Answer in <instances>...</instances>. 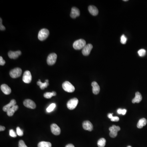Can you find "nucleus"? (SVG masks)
Returning <instances> with one entry per match:
<instances>
[{
	"mask_svg": "<svg viewBox=\"0 0 147 147\" xmlns=\"http://www.w3.org/2000/svg\"><path fill=\"white\" fill-rule=\"evenodd\" d=\"M21 54V52L20 50L16 51V52L10 51L8 53V55L9 58L11 59H14L18 58V56Z\"/></svg>",
	"mask_w": 147,
	"mask_h": 147,
	"instance_id": "obj_12",
	"label": "nucleus"
},
{
	"mask_svg": "<svg viewBox=\"0 0 147 147\" xmlns=\"http://www.w3.org/2000/svg\"><path fill=\"white\" fill-rule=\"evenodd\" d=\"M113 114L109 113L108 115L109 119H111V121H118L119 120V118L118 116H112Z\"/></svg>",
	"mask_w": 147,
	"mask_h": 147,
	"instance_id": "obj_26",
	"label": "nucleus"
},
{
	"mask_svg": "<svg viewBox=\"0 0 147 147\" xmlns=\"http://www.w3.org/2000/svg\"><path fill=\"white\" fill-rule=\"evenodd\" d=\"M92 48L93 46L91 44L86 45V46L84 47L82 51L83 55L86 56L89 55L91 52Z\"/></svg>",
	"mask_w": 147,
	"mask_h": 147,
	"instance_id": "obj_10",
	"label": "nucleus"
},
{
	"mask_svg": "<svg viewBox=\"0 0 147 147\" xmlns=\"http://www.w3.org/2000/svg\"><path fill=\"white\" fill-rule=\"evenodd\" d=\"M1 89L3 92L6 95L10 94L12 92L10 88L9 87L8 85L5 84H3L1 85Z\"/></svg>",
	"mask_w": 147,
	"mask_h": 147,
	"instance_id": "obj_15",
	"label": "nucleus"
},
{
	"mask_svg": "<svg viewBox=\"0 0 147 147\" xmlns=\"http://www.w3.org/2000/svg\"><path fill=\"white\" fill-rule=\"evenodd\" d=\"M18 147H28L25 144L24 141L23 140L19 141L18 143Z\"/></svg>",
	"mask_w": 147,
	"mask_h": 147,
	"instance_id": "obj_33",
	"label": "nucleus"
},
{
	"mask_svg": "<svg viewBox=\"0 0 147 147\" xmlns=\"http://www.w3.org/2000/svg\"><path fill=\"white\" fill-rule=\"evenodd\" d=\"M16 103V101H15V100H12L8 104L3 107V110L4 112H7L12 107H13V106H15Z\"/></svg>",
	"mask_w": 147,
	"mask_h": 147,
	"instance_id": "obj_17",
	"label": "nucleus"
},
{
	"mask_svg": "<svg viewBox=\"0 0 147 147\" xmlns=\"http://www.w3.org/2000/svg\"><path fill=\"white\" fill-rule=\"evenodd\" d=\"M22 72V71L21 68H15L11 70L10 72V75L12 78H17L21 76Z\"/></svg>",
	"mask_w": 147,
	"mask_h": 147,
	"instance_id": "obj_5",
	"label": "nucleus"
},
{
	"mask_svg": "<svg viewBox=\"0 0 147 147\" xmlns=\"http://www.w3.org/2000/svg\"><path fill=\"white\" fill-rule=\"evenodd\" d=\"M9 132H10V136L11 137L14 138H15L17 137V134L12 129L10 130Z\"/></svg>",
	"mask_w": 147,
	"mask_h": 147,
	"instance_id": "obj_32",
	"label": "nucleus"
},
{
	"mask_svg": "<svg viewBox=\"0 0 147 147\" xmlns=\"http://www.w3.org/2000/svg\"><path fill=\"white\" fill-rule=\"evenodd\" d=\"M117 112V113L119 114H121L124 115L126 114V112H127V110H126V109H122L120 108V109H118Z\"/></svg>",
	"mask_w": 147,
	"mask_h": 147,
	"instance_id": "obj_30",
	"label": "nucleus"
},
{
	"mask_svg": "<svg viewBox=\"0 0 147 147\" xmlns=\"http://www.w3.org/2000/svg\"><path fill=\"white\" fill-rule=\"evenodd\" d=\"M51 132L55 135H58L60 134L61 130L60 128L56 124L53 123L51 125Z\"/></svg>",
	"mask_w": 147,
	"mask_h": 147,
	"instance_id": "obj_11",
	"label": "nucleus"
},
{
	"mask_svg": "<svg viewBox=\"0 0 147 147\" xmlns=\"http://www.w3.org/2000/svg\"><path fill=\"white\" fill-rule=\"evenodd\" d=\"M16 133L20 137H21L23 135V131L21 130L19 127H17L16 128Z\"/></svg>",
	"mask_w": 147,
	"mask_h": 147,
	"instance_id": "obj_31",
	"label": "nucleus"
},
{
	"mask_svg": "<svg viewBox=\"0 0 147 147\" xmlns=\"http://www.w3.org/2000/svg\"><path fill=\"white\" fill-rule=\"evenodd\" d=\"M92 92L94 94H98L99 93L100 88L97 82L94 81L92 83Z\"/></svg>",
	"mask_w": 147,
	"mask_h": 147,
	"instance_id": "obj_16",
	"label": "nucleus"
},
{
	"mask_svg": "<svg viewBox=\"0 0 147 147\" xmlns=\"http://www.w3.org/2000/svg\"><path fill=\"white\" fill-rule=\"evenodd\" d=\"M146 50L143 49L139 50L138 52V53L139 56H141V57L144 56L146 54Z\"/></svg>",
	"mask_w": 147,
	"mask_h": 147,
	"instance_id": "obj_28",
	"label": "nucleus"
},
{
	"mask_svg": "<svg viewBox=\"0 0 147 147\" xmlns=\"http://www.w3.org/2000/svg\"><path fill=\"white\" fill-rule=\"evenodd\" d=\"M80 15V12L79 10L76 7H73L71 10L70 16L72 18H75L78 17Z\"/></svg>",
	"mask_w": 147,
	"mask_h": 147,
	"instance_id": "obj_14",
	"label": "nucleus"
},
{
	"mask_svg": "<svg viewBox=\"0 0 147 147\" xmlns=\"http://www.w3.org/2000/svg\"><path fill=\"white\" fill-rule=\"evenodd\" d=\"M38 147H52V144L50 142L41 141L38 143Z\"/></svg>",
	"mask_w": 147,
	"mask_h": 147,
	"instance_id": "obj_23",
	"label": "nucleus"
},
{
	"mask_svg": "<svg viewBox=\"0 0 147 147\" xmlns=\"http://www.w3.org/2000/svg\"><path fill=\"white\" fill-rule=\"evenodd\" d=\"M56 93L54 92L53 91L52 92H46L44 93V96L45 98H50L52 97V96H56Z\"/></svg>",
	"mask_w": 147,
	"mask_h": 147,
	"instance_id": "obj_24",
	"label": "nucleus"
},
{
	"mask_svg": "<svg viewBox=\"0 0 147 147\" xmlns=\"http://www.w3.org/2000/svg\"><path fill=\"white\" fill-rule=\"evenodd\" d=\"M5 30V27L2 24V18H0V30L1 31H3Z\"/></svg>",
	"mask_w": 147,
	"mask_h": 147,
	"instance_id": "obj_34",
	"label": "nucleus"
},
{
	"mask_svg": "<svg viewBox=\"0 0 147 147\" xmlns=\"http://www.w3.org/2000/svg\"><path fill=\"white\" fill-rule=\"evenodd\" d=\"M49 31L47 29H42L39 31L38 34V38L40 41L46 40L49 36Z\"/></svg>",
	"mask_w": 147,
	"mask_h": 147,
	"instance_id": "obj_3",
	"label": "nucleus"
},
{
	"mask_svg": "<svg viewBox=\"0 0 147 147\" xmlns=\"http://www.w3.org/2000/svg\"><path fill=\"white\" fill-rule=\"evenodd\" d=\"M18 106L15 105L13 106L7 112V115L9 116H12L14 115V112L18 110Z\"/></svg>",
	"mask_w": 147,
	"mask_h": 147,
	"instance_id": "obj_20",
	"label": "nucleus"
},
{
	"mask_svg": "<svg viewBox=\"0 0 147 147\" xmlns=\"http://www.w3.org/2000/svg\"><path fill=\"white\" fill-rule=\"evenodd\" d=\"M128 0H123V1H128Z\"/></svg>",
	"mask_w": 147,
	"mask_h": 147,
	"instance_id": "obj_39",
	"label": "nucleus"
},
{
	"mask_svg": "<svg viewBox=\"0 0 147 147\" xmlns=\"http://www.w3.org/2000/svg\"><path fill=\"white\" fill-rule=\"evenodd\" d=\"M23 105L28 108L34 109L36 108V105L32 100L30 99H26L23 102Z\"/></svg>",
	"mask_w": 147,
	"mask_h": 147,
	"instance_id": "obj_9",
	"label": "nucleus"
},
{
	"mask_svg": "<svg viewBox=\"0 0 147 147\" xmlns=\"http://www.w3.org/2000/svg\"><path fill=\"white\" fill-rule=\"evenodd\" d=\"M5 128L3 126H0V131H3L5 130Z\"/></svg>",
	"mask_w": 147,
	"mask_h": 147,
	"instance_id": "obj_36",
	"label": "nucleus"
},
{
	"mask_svg": "<svg viewBox=\"0 0 147 147\" xmlns=\"http://www.w3.org/2000/svg\"><path fill=\"white\" fill-rule=\"evenodd\" d=\"M57 56L56 53H51L48 56L47 62L48 65L52 66L55 64L57 59Z\"/></svg>",
	"mask_w": 147,
	"mask_h": 147,
	"instance_id": "obj_7",
	"label": "nucleus"
},
{
	"mask_svg": "<svg viewBox=\"0 0 147 147\" xmlns=\"http://www.w3.org/2000/svg\"><path fill=\"white\" fill-rule=\"evenodd\" d=\"M142 96L141 93L139 92H137L135 93V96L132 100V102L133 103H139L141 101Z\"/></svg>",
	"mask_w": 147,
	"mask_h": 147,
	"instance_id": "obj_19",
	"label": "nucleus"
},
{
	"mask_svg": "<svg viewBox=\"0 0 147 147\" xmlns=\"http://www.w3.org/2000/svg\"><path fill=\"white\" fill-rule=\"evenodd\" d=\"M78 103V100L76 98L70 100L67 103L68 108L70 110H73L76 108Z\"/></svg>",
	"mask_w": 147,
	"mask_h": 147,
	"instance_id": "obj_4",
	"label": "nucleus"
},
{
	"mask_svg": "<svg viewBox=\"0 0 147 147\" xmlns=\"http://www.w3.org/2000/svg\"><path fill=\"white\" fill-rule=\"evenodd\" d=\"M62 88L65 91L69 93L74 92L75 88L70 82L66 81L62 84Z\"/></svg>",
	"mask_w": 147,
	"mask_h": 147,
	"instance_id": "obj_2",
	"label": "nucleus"
},
{
	"mask_svg": "<svg viewBox=\"0 0 147 147\" xmlns=\"http://www.w3.org/2000/svg\"><path fill=\"white\" fill-rule=\"evenodd\" d=\"M127 147H132V146H128Z\"/></svg>",
	"mask_w": 147,
	"mask_h": 147,
	"instance_id": "obj_40",
	"label": "nucleus"
},
{
	"mask_svg": "<svg viewBox=\"0 0 147 147\" xmlns=\"http://www.w3.org/2000/svg\"><path fill=\"white\" fill-rule=\"evenodd\" d=\"M147 121L146 119L145 118H142L140 119L138 122L137 127L138 128L141 129L142 128L143 126H145L147 124Z\"/></svg>",
	"mask_w": 147,
	"mask_h": 147,
	"instance_id": "obj_21",
	"label": "nucleus"
},
{
	"mask_svg": "<svg viewBox=\"0 0 147 147\" xmlns=\"http://www.w3.org/2000/svg\"><path fill=\"white\" fill-rule=\"evenodd\" d=\"M106 144V140L104 138H101L98 141L97 145L98 147H104Z\"/></svg>",
	"mask_w": 147,
	"mask_h": 147,
	"instance_id": "obj_25",
	"label": "nucleus"
},
{
	"mask_svg": "<svg viewBox=\"0 0 147 147\" xmlns=\"http://www.w3.org/2000/svg\"><path fill=\"white\" fill-rule=\"evenodd\" d=\"M66 147H74V145L72 144H69L66 145Z\"/></svg>",
	"mask_w": 147,
	"mask_h": 147,
	"instance_id": "obj_37",
	"label": "nucleus"
},
{
	"mask_svg": "<svg viewBox=\"0 0 147 147\" xmlns=\"http://www.w3.org/2000/svg\"><path fill=\"white\" fill-rule=\"evenodd\" d=\"M56 104L54 103H52L49 106V107L47 108V111L48 112H50L54 110L56 107Z\"/></svg>",
	"mask_w": 147,
	"mask_h": 147,
	"instance_id": "obj_27",
	"label": "nucleus"
},
{
	"mask_svg": "<svg viewBox=\"0 0 147 147\" xmlns=\"http://www.w3.org/2000/svg\"><path fill=\"white\" fill-rule=\"evenodd\" d=\"M5 64V60L3 59L2 56H1L0 57V65L1 66H4Z\"/></svg>",
	"mask_w": 147,
	"mask_h": 147,
	"instance_id": "obj_35",
	"label": "nucleus"
},
{
	"mask_svg": "<svg viewBox=\"0 0 147 147\" xmlns=\"http://www.w3.org/2000/svg\"><path fill=\"white\" fill-rule=\"evenodd\" d=\"M127 38L124 34L122 35L121 38V42L123 44H125L127 42Z\"/></svg>",
	"mask_w": 147,
	"mask_h": 147,
	"instance_id": "obj_29",
	"label": "nucleus"
},
{
	"mask_svg": "<svg viewBox=\"0 0 147 147\" xmlns=\"http://www.w3.org/2000/svg\"><path fill=\"white\" fill-rule=\"evenodd\" d=\"M88 9L89 12L93 16H95L98 15V10L95 6L94 5H90L88 7Z\"/></svg>",
	"mask_w": 147,
	"mask_h": 147,
	"instance_id": "obj_18",
	"label": "nucleus"
},
{
	"mask_svg": "<svg viewBox=\"0 0 147 147\" xmlns=\"http://www.w3.org/2000/svg\"><path fill=\"white\" fill-rule=\"evenodd\" d=\"M86 41L84 39H80L76 40L74 43L73 47L76 50H79L83 49L86 46Z\"/></svg>",
	"mask_w": 147,
	"mask_h": 147,
	"instance_id": "obj_1",
	"label": "nucleus"
},
{
	"mask_svg": "<svg viewBox=\"0 0 147 147\" xmlns=\"http://www.w3.org/2000/svg\"><path fill=\"white\" fill-rule=\"evenodd\" d=\"M46 82H48L49 80H46Z\"/></svg>",
	"mask_w": 147,
	"mask_h": 147,
	"instance_id": "obj_38",
	"label": "nucleus"
},
{
	"mask_svg": "<svg viewBox=\"0 0 147 147\" xmlns=\"http://www.w3.org/2000/svg\"><path fill=\"white\" fill-rule=\"evenodd\" d=\"M121 128L119 126L113 125L109 128L110 131V136L112 138H115L117 135L118 132L120 131Z\"/></svg>",
	"mask_w": 147,
	"mask_h": 147,
	"instance_id": "obj_6",
	"label": "nucleus"
},
{
	"mask_svg": "<svg viewBox=\"0 0 147 147\" xmlns=\"http://www.w3.org/2000/svg\"><path fill=\"white\" fill-rule=\"evenodd\" d=\"M32 80V76L31 72L28 70L25 71L23 76V81L26 83H30Z\"/></svg>",
	"mask_w": 147,
	"mask_h": 147,
	"instance_id": "obj_8",
	"label": "nucleus"
},
{
	"mask_svg": "<svg viewBox=\"0 0 147 147\" xmlns=\"http://www.w3.org/2000/svg\"><path fill=\"white\" fill-rule=\"evenodd\" d=\"M83 127L84 130L89 131H91L93 130V125L90 121H84L83 123Z\"/></svg>",
	"mask_w": 147,
	"mask_h": 147,
	"instance_id": "obj_13",
	"label": "nucleus"
},
{
	"mask_svg": "<svg viewBox=\"0 0 147 147\" xmlns=\"http://www.w3.org/2000/svg\"><path fill=\"white\" fill-rule=\"evenodd\" d=\"M37 84L40 86V88L41 90H44L45 88H47L49 85L48 82H45L44 83H42L40 80V79L38 80V81L37 82Z\"/></svg>",
	"mask_w": 147,
	"mask_h": 147,
	"instance_id": "obj_22",
	"label": "nucleus"
}]
</instances>
